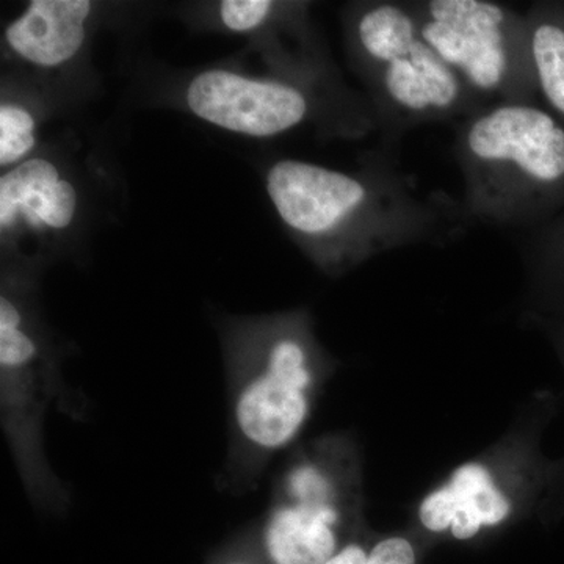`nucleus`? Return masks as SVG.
I'll list each match as a JSON object with an SVG mask.
<instances>
[{"mask_svg":"<svg viewBox=\"0 0 564 564\" xmlns=\"http://www.w3.org/2000/svg\"><path fill=\"white\" fill-rule=\"evenodd\" d=\"M554 288L560 292V299H562V302H564V247L563 258L558 259V270L554 272Z\"/></svg>","mask_w":564,"mask_h":564,"instance_id":"obj_18","label":"nucleus"},{"mask_svg":"<svg viewBox=\"0 0 564 564\" xmlns=\"http://www.w3.org/2000/svg\"><path fill=\"white\" fill-rule=\"evenodd\" d=\"M558 400L540 391L507 432L456 466L415 505L408 529L429 545L478 544L530 519L545 522L555 485V459L543 437Z\"/></svg>","mask_w":564,"mask_h":564,"instance_id":"obj_2","label":"nucleus"},{"mask_svg":"<svg viewBox=\"0 0 564 564\" xmlns=\"http://www.w3.org/2000/svg\"><path fill=\"white\" fill-rule=\"evenodd\" d=\"M265 188L282 225L329 274L348 272L399 243L415 226L395 193L317 163L274 162Z\"/></svg>","mask_w":564,"mask_h":564,"instance_id":"obj_4","label":"nucleus"},{"mask_svg":"<svg viewBox=\"0 0 564 564\" xmlns=\"http://www.w3.org/2000/svg\"><path fill=\"white\" fill-rule=\"evenodd\" d=\"M281 3L270 0H225L217 6L215 18L223 31L234 35H258L273 24Z\"/></svg>","mask_w":564,"mask_h":564,"instance_id":"obj_15","label":"nucleus"},{"mask_svg":"<svg viewBox=\"0 0 564 564\" xmlns=\"http://www.w3.org/2000/svg\"><path fill=\"white\" fill-rule=\"evenodd\" d=\"M529 52L545 101L564 117V22L552 18L534 21L529 29Z\"/></svg>","mask_w":564,"mask_h":564,"instance_id":"obj_13","label":"nucleus"},{"mask_svg":"<svg viewBox=\"0 0 564 564\" xmlns=\"http://www.w3.org/2000/svg\"><path fill=\"white\" fill-rule=\"evenodd\" d=\"M41 111L29 99L3 91L0 102V169L13 166L35 155L39 148Z\"/></svg>","mask_w":564,"mask_h":564,"instance_id":"obj_14","label":"nucleus"},{"mask_svg":"<svg viewBox=\"0 0 564 564\" xmlns=\"http://www.w3.org/2000/svg\"><path fill=\"white\" fill-rule=\"evenodd\" d=\"M554 343L564 369V322L554 329ZM555 470L554 492L544 525L556 524L564 518V455L555 459Z\"/></svg>","mask_w":564,"mask_h":564,"instance_id":"obj_17","label":"nucleus"},{"mask_svg":"<svg viewBox=\"0 0 564 564\" xmlns=\"http://www.w3.org/2000/svg\"><path fill=\"white\" fill-rule=\"evenodd\" d=\"M256 525L270 564H325L369 529L358 437L336 432L299 445Z\"/></svg>","mask_w":564,"mask_h":564,"instance_id":"obj_5","label":"nucleus"},{"mask_svg":"<svg viewBox=\"0 0 564 564\" xmlns=\"http://www.w3.org/2000/svg\"><path fill=\"white\" fill-rule=\"evenodd\" d=\"M423 39L464 84L477 91L513 90L522 57L530 58L510 11L486 0H432L419 10Z\"/></svg>","mask_w":564,"mask_h":564,"instance_id":"obj_8","label":"nucleus"},{"mask_svg":"<svg viewBox=\"0 0 564 564\" xmlns=\"http://www.w3.org/2000/svg\"><path fill=\"white\" fill-rule=\"evenodd\" d=\"M98 6L88 0H32L3 31V47L35 69H58L84 50Z\"/></svg>","mask_w":564,"mask_h":564,"instance_id":"obj_11","label":"nucleus"},{"mask_svg":"<svg viewBox=\"0 0 564 564\" xmlns=\"http://www.w3.org/2000/svg\"><path fill=\"white\" fill-rule=\"evenodd\" d=\"M184 99L199 120L250 139H272L293 131L313 111L310 95L292 82L226 68L196 74Z\"/></svg>","mask_w":564,"mask_h":564,"instance_id":"obj_9","label":"nucleus"},{"mask_svg":"<svg viewBox=\"0 0 564 564\" xmlns=\"http://www.w3.org/2000/svg\"><path fill=\"white\" fill-rule=\"evenodd\" d=\"M355 41L386 98L404 113L433 117L462 102V77L423 39L414 11L375 3L356 20Z\"/></svg>","mask_w":564,"mask_h":564,"instance_id":"obj_7","label":"nucleus"},{"mask_svg":"<svg viewBox=\"0 0 564 564\" xmlns=\"http://www.w3.org/2000/svg\"><path fill=\"white\" fill-rule=\"evenodd\" d=\"M459 154L470 206L496 220L529 214L564 185V128L529 104L508 101L478 115Z\"/></svg>","mask_w":564,"mask_h":564,"instance_id":"obj_6","label":"nucleus"},{"mask_svg":"<svg viewBox=\"0 0 564 564\" xmlns=\"http://www.w3.org/2000/svg\"><path fill=\"white\" fill-rule=\"evenodd\" d=\"M82 193L57 159L35 154L0 176L3 248L24 239L55 240L79 221Z\"/></svg>","mask_w":564,"mask_h":564,"instance_id":"obj_10","label":"nucleus"},{"mask_svg":"<svg viewBox=\"0 0 564 564\" xmlns=\"http://www.w3.org/2000/svg\"><path fill=\"white\" fill-rule=\"evenodd\" d=\"M80 417L79 399L63 378L61 358L40 314L31 269H9L0 291V421L22 488L40 513H68L70 492L46 454L51 408Z\"/></svg>","mask_w":564,"mask_h":564,"instance_id":"obj_3","label":"nucleus"},{"mask_svg":"<svg viewBox=\"0 0 564 564\" xmlns=\"http://www.w3.org/2000/svg\"><path fill=\"white\" fill-rule=\"evenodd\" d=\"M220 339L229 443L218 486L242 496L302 436L337 362L306 311L231 317Z\"/></svg>","mask_w":564,"mask_h":564,"instance_id":"obj_1","label":"nucleus"},{"mask_svg":"<svg viewBox=\"0 0 564 564\" xmlns=\"http://www.w3.org/2000/svg\"><path fill=\"white\" fill-rule=\"evenodd\" d=\"M206 564H270L262 549L258 525L252 524L234 534L212 552Z\"/></svg>","mask_w":564,"mask_h":564,"instance_id":"obj_16","label":"nucleus"},{"mask_svg":"<svg viewBox=\"0 0 564 564\" xmlns=\"http://www.w3.org/2000/svg\"><path fill=\"white\" fill-rule=\"evenodd\" d=\"M430 547L411 529L377 532L372 527L325 564H422Z\"/></svg>","mask_w":564,"mask_h":564,"instance_id":"obj_12","label":"nucleus"}]
</instances>
